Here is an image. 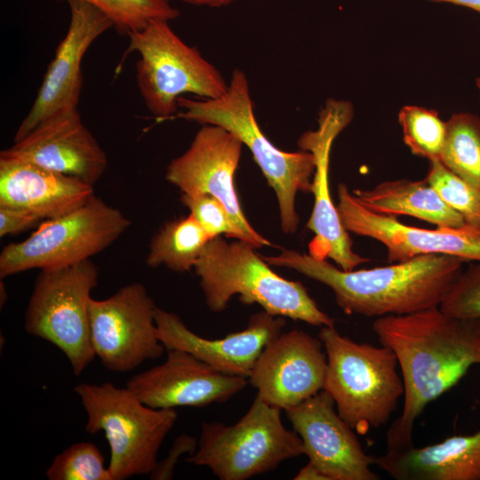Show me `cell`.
<instances>
[{
	"label": "cell",
	"mask_w": 480,
	"mask_h": 480,
	"mask_svg": "<svg viewBox=\"0 0 480 480\" xmlns=\"http://www.w3.org/2000/svg\"><path fill=\"white\" fill-rule=\"evenodd\" d=\"M326 368L321 340L292 330L264 348L248 380L263 401L284 411L324 389Z\"/></svg>",
	"instance_id": "cell-17"
},
{
	"label": "cell",
	"mask_w": 480,
	"mask_h": 480,
	"mask_svg": "<svg viewBox=\"0 0 480 480\" xmlns=\"http://www.w3.org/2000/svg\"><path fill=\"white\" fill-rule=\"evenodd\" d=\"M282 409L256 396L235 424L204 422L196 452L186 460L220 480H246L304 454L301 439L281 419Z\"/></svg>",
	"instance_id": "cell-8"
},
{
	"label": "cell",
	"mask_w": 480,
	"mask_h": 480,
	"mask_svg": "<svg viewBox=\"0 0 480 480\" xmlns=\"http://www.w3.org/2000/svg\"><path fill=\"white\" fill-rule=\"evenodd\" d=\"M301 439L304 454L327 480H378L374 457L363 449L356 433L339 415L325 390L284 410Z\"/></svg>",
	"instance_id": "cell-16"
},
{
	"label": "cell",
	"mask_w": 480,
	"mask_h": 480,
	"mask_svg": "<svg viewBox=\"0 0 480 480\" xmlns=\"http://www.w3.org/2000/svg\"><path fill=\"white\" fill-rule=\"evenodd\" d=\"M65 1V0H56ZM102 12L122 35L140 30L150 21L176 20L180 12L170 0H83Z\"/></svg>",
	"instance_id": "cell-27"
},
{
	"label": "cell",
	"mask_w": 480,
	"mask_h": 480,
	"mask_svg": "<svg viewBox=\"0 0 480 480\" xmlns=\"http://www.w3.org/2000/svg\"><path fill=\"white\" fill-rule=\"evenodd\" d=\"M197 445L198 441L192 436L182 434L177 436L167 456L156 462L155 468L149 474V478L152 480L172 479L179 459L184 454H193Z\"/></svg>",
	"instance_id": "cell-32"
},
{
	"label": "cell",
	"mask_w": 480,
	"mask_h": 480,
	"mask_svg": "<svg viewBox=\"0 0 480 480\" xmlns=\"http://www.w3.org/2000/svg\"><path fill=\"white\" fill-rule=\"evenodd\" d=\"M354 197L366 209L384 215H410L439 228L467 225L425 180L385 181L371 189H354Z\"/></svg>",
	"instance_id": "cell-23"
},
{
	"label": "cell",
	"mask_w": 480,
	"mask_h": 480,
	"mask_svg": "<svg viewBox=\"0 0 480 480\" xmlns=\"http://www.w3.org/2000/svg\"><path fill=\"white\" fill-rule=\"evenodd\" d=\"M70 21L65 36L56 48L34 103L20 124L14 142L24 138L46 118L77 108L82 87V61L91 44L114 28L100 10L83 0H65Z\"/></svg>",
	"instance_id": "cell-14"
},
{
	"label": "cell",
	"mask_w": 480,
	"mask_h": 480,
	"mask_svg": "<svg viewBox=\"0 0 480 480\" xmlns=\"http://www.w3.org/2000/svg\"><path fill=\"white\" fill-rule=\"evenodd\" d=\"M185 4L196 6L222 7L230 4L236 0H180Z\"/></svg>",
	"instance_id": "cell-35"
},
{
	"label": "cell",
	"mask_w": 480,
	"mask_h": 480,
	"mask_svg": "<svg viewBox=\"0 0 480 480\" xmlns=\"http://www.w3.org/2000/svg\"><path fill=\"white\" fill-rule=\"evenodd\" d=\"M248 383L247 378L222 373L188 352L169 349L162 364L133 375L126 387L148 406L174 409L226 402Z\"/></svg>",
	"instance_id": "cell-18"
},
{
	"label": "cell",
	"mask_w": 480,
	"mask_h": 480,
	"mask_svg": "<svg viewBox=\"0 0 480 480\" xmlns=\"http://www.w3.org/2000/svg\"><path fill=\"white\" fill-rule=\"evenodd\" d=\"M374 465L396 480H480V428L423 447L387 449Z\"/></svg>",
	"instance_id": "cell-22"
},
{
	"label": "cell",
	"mask_w": 480,
	"mask_h": 480,
	"mask_svg": "<svg viewBox=\"0 0 480 480\" xmlns=\"http://www.w3.org/2000/svg\"><path fill=\"white\" fill-rule=\"evenodd\" d=\"M425 180L442 200L462 216L467 225L480 230V189L451 172L438 159L429 161Z\"/></svg>",
	"instance_id": "cell-28"
},
{
	"label": "cell",
	"mask_w": 480,
	"mask_h": 480,
	"mask_svg": "<svg viewBox=\"0 0 480 480\" xmlns=\"http://www.w3.org/2000/svg\"><path fill=\"white\" fill-rule=\"evenodd\" d=\"M262 258L269 265L296 270L328 286L345 314L376 318L440 307L467 262L458 256L433 253L385 267L346 271L293 250Z\"/></svg>",
	"instance_id": "cell-2"
},
{
	"label": "cell",
	"mask_w": 480,
	"mask_h": 480,
	"mask_svg": "<svg viewBox=\"0 0 480 480\" xmlns=\"http://www.w3.org/2000/svg\"><path fill=\"white\" fill-rule=\"evenodd\" d=\"M439 308L457 317H480V264L463 270Z\"/></svg>",
	"instance_id": "cell-30"
},
{
	"label": "cell",
	"mask_w": 480,
	"mask_h": 480,
	"mask_svg": "<svg viewBox=\"0 0 480 480\" xmlns=\"http://www.w3.org/2000/svg\"><path fill=\"white\" fill-rule=\"evenodd\" d=\"M98 281L99 269L91 260L40 269L25 311V331L57 347L76 376L96 357L89 305Z\"/></svg>",
	"instance_id": "cell-9"
},
{
	"label": "cell",
	"mask_w": 480,
	"mask_h": 480,
	"mask_svg": "<svg viewBox=\"0 0 480 480\" xmlns=\"http://www.w3.org/2000/svg\"><path fill=\"white\" fill-rule=\"evenodd\" d=\"M212 239L191 215L169 221L151 239L146 263L153 268L163 265L176 272L188 271Z\"/></svg>",
	"instance_id": "cell-24"
},
{
	"label": "cell",
	"mask_w": 480,
	"mask_h": 480,
	"mask_svg": "<svg viewBox=\"0 0 480 480\" xmlns=\"http://www.w3.org/2000/svg\"><path fill=\"white\" fill-rule=\"evenodd\" d=\"M130 225L119 209L94 195L79 208L46 220L25 240L5 245L0 253V277L90 260L117 240Z\"/></svg>",
	"instance_id": "cell-10"
},
{
	"label": "cell",
	"mask_w": 480,
	"mask_h": 480,
	"mask_svg": "<svg viewBox=\"0 0 480 480\" xmlns=\"http://www.w3.org/2000/svg\"><path fill=\"white\" fill-rule=\"evenodd\" d=\"M245 241L227 242L218 236L206 244L194 269L205 302L214 313L223 311L234 295L244 304H258L267 313L314 326H335L305 286L273 271Z\"/></svg>",
	"instance_id": "cell-3"
},
{
	"label": "cell",
	"mask_w": 480,
	"mask_h": 480,
	"mask_svg": "<svg viewBox=\"0 0 480 480\" xmlns=\"http://www.w3.org/2000/svg\"><path fill=\"white\" fill-rule=\"evenodd\" d=\"M354 116L353 105L346 100L329 99L318 116V127L304 132L299 147L315 156L316 168L311 192L314 208L307 227L315 234L308 244L309 254L316 259H332L346 271L370 260L352 250L353 242L343 227L329 189V160L335 138L348 125Z\"/></svg>",
	"instance_id": "cell-13"
},
{
	"label": "cell",
	"mask_w": 480,
	"mask_h": 480,
	"mask_svg": "<svg viewBox=\"0 0 480 480\" xmlns=\"http://www.w3.org/2000/svg\"><path fill=\"white\" fill-rule=\"evenodd\" d=\"M295 480H327L326 476L309 461L293 477Z\"/></svg>",
	"instance_id": "cell-34"
},
{
	"label": "cell",
	"mask_w": 480,
	"mask_h": 480,
	"mask_svg": "<svg viewBox=\"0 0 480 480\" xmlns=\"http://www.w3.org/2000/svg\"><path fill=\"white\" fill-rule=\"evenodd\" d=\"M40 220L39 217L28 211L0 207V236L19 234Z\"/></svg>",
	"instance_id": "cell-33"
},
{
	"label": "cell",
	"mask_w": 480,
	"mask_h": 480,
	"mask_svg": "<svg viewBox=\"0 0 480 480\" xmlns=\"http://www.w3.org/2000/svg\"><path fill=\"white\" fill-rule=\"evenodd\" d=\"M0 160L25 162L76 177L91 185L100 179L108 157L77 108L57 113L0 153Z\"/></svg>",
	"instance_id": "cell-19"
},
{
	"label": "cell",
	"mask_w": 480,
	"mask_h": 480,
	"mask_svg": "<svg viewBox=\"0 0 480 480\" xmlns=\"http://www.w3.org/2000/svg\"><path fill=\"white\" fill-rule=\"evenodd\" d=\"M180 201L212 238L221 235L236 238L229 214L219 199L209 194L182 193Z\"/></svg>",
	"instance_id": "cell-31"
},
{
	"label": "cell",
	"mask_w": 480,
	"mask_h": 480,
	"mask_svg": "<svg viewBox=\"0 0 480 480\" xmlns=\"http://www.w3.org/2000/svg\"><path fill=\"white\" fill-rule=\"evenodd\" d=\"M156 308L140 282L125 284L106 299H91L92 344L107 370L127 372L163 355L165 348L158 337Z\"/></svg>",
	"instance_id": "cell-11"
},
{
	"label": "cell",
	"mask_w": 480,
	"mask_h": 480,
	"mask_svg": "<svg viewBox=\"0 0 480 480\" xmlns=\"http://www.w3.org/2000/svg\"><path fill=\"white\" fill-rule=\"evenodd\" d=\"M243 146L224 128L203 124L188 148L170 162L165 179L182 193L209 194L219 199L229 214L236 238L260 248L271 244L248 222L234 184Z\"/></svg>",
	"instance_id": "cell-12"
},
{
	"label": "cell",
	"mask_w": 480,
	"mask_h": 480,
	"mask_svg": "<svg viewBox=\"0 0 480 480\" xmlns=\"http://www.w3.org/2000/svg\"><path fill=\"white\" fill-rule=\"evenodd\" d=\"M372 329L395 353L404 386L402 412L387 431V449L408 448L427 405L480 364V317H457L436 307L377 317Z\"/></svg>",
	"instance_id": "cell-1"
},
{
	"label": "cell",
	"mask_w": 480,
	"mask_h": 480,
	"mask_svg": "<svg viewBox=\"0 0 480 480\" xmlns=\"http://www.w3.org/2000/svg\"><path fill=\"white\" fill-rule=\"evenodd\" d=\"M436 3H450L470 8L480 13V0H428Z\"/></svg>",
	"instance_id": "cell-36"
},
{
	"label": "cell",
	"mask_w": 480,
	"mask_h": 480,
	"mask_svg": "<svg viewBox=\"0 0 480 480\" xmlns=\"http://www.w3.org/2000/svg\"><path fill=\"white\" fill-rule=\"evenodd\" d=\"M403 139L411 152L418 156L440 159L443 150L446 122L434 109L419 106H404L398 114Z\"/></svg>",
	"instance_id": "cell-26"
},
{
	"label": "cell",
	"mask_w": 480,
	"mask_h": 480,
	"mask_svg": "<svg viewBox=\"0 0 480 480\" xmlns=\"http://www.w3.org/2000/svg\"><path fill=\"white\" fill-rule=\"evenodd\" d=\"M451 172L480 189V117L468 112L453 114L446 122L439 159Z\"/></svg>",
	"instance_id": "cell-25"
},
{
	"label": "cell",
	"mask_w": 480,
	"mask_h": 480,
	"mask_svg": "<svg viewBox=\"0 0 480 480\" xmlns=\"http://www.w3.org/2000/svg\"><path fill=\"white\" fill-rule=\"evenodd\" d=\"M318 338L327 357L324 390L339 415L358 435L386 425L404 393L392 349L355 341L335 326L321 327Z\"/></svg>",
	"instance_id": "cell-5"
},
{
	"label": "cell",
	"mask_w": 480,
	"mask_h": 480,
	"mask_svg": "<svg viewBox=\"0 0 480 480\" xmlns=\"http://www.w3.org/2000/svg\"><path fill=\"white\" fill-rule=\"evenodd\" d=\"M124 56L138 52L137 85L148 111L159 119L174 116L185 93L203 99L222 96L228 83L195 46L187 44L170 27L156 20L129 33Z\"/></svg>",
	"instance_id": "cell-7"
},
{
	"label": "cell",
	"mask_w": 480,
	"mask_h": 480,
	"mask_svg": "<svg viewBox=\"0 0 480 480\" xmlns=\"http://www.w3.org/2000/svg\"><path fill=\"white\" fill-rule=\"evenodd\" d=\"M176 116L201 124H212L228 131L251 151L279 206L281 228L296 232L299 215L295 197L299 191L309 193L315 172V156L309 151L285 152L265 136L257 123L247 76L240 68L232 72L226 92L215 99H178Z\"/></svg>",
	"instance_id": "cell-4"
},
{
	"label": "cell",
	"mask_w": 480,
	"mask_h": 480,
	"mask_svg": "<svg viewBox=\"0 0 480 480\" xmlns=\"http://www.w3.org/2000/svg\"><path fill=\"white\" fill-rule=\"evenodd\" d=\"M155 321L166 350L188 352L222 373L247 379L264 348L285 325L283 316L263 310L252 315L244 330L210 340L192 332L177 314L157 307Z\"/></svg>",
	"instance_id": "cell-20"
},
{
	"label": "cell",
	"mask_w": 480,
	"mask_h": 480,
	"mask_svg": "<svg viewBox=\"0 0 480 480\" xmlns=\"http://www.w3.org/2000/svg\"><path fill=\"white\" fill-rule=\"evenodd\" d=\"M49 480H112L99 448L77 442L56 455L46 469Z\"/></svg>",
	"instance_id": "cell-29"
},
{
	"label": "cell",
	"mask_w": 480,
	"mask_h": 480,
	"mask_svg": "<svg viewBox=\"0 0 480 480\" xmlns=\"http://www.w3.org/2000/svg\"><path fill=\"white\" fill-rule=\"evenodd\" d=\"M336 205L343 227L348 232L380 242L392 263L420 255L444 253L466 261H480V230L462 228H420L398 221L395 216L373 212L364 207L344 183L338 185Z\"/></svg>",
	"instance_id": "cell-15"
},
{
	"label": "cell",
	"mask_w": 480,
	"mask_h": 480,
	"mask_svg": "<svg viewBox=\"0 0 480 480\" xmlns=\"http://www.w3.org/2000/svg\"><path fill=\"white\" fill-rule=\"evenodd\" d=\"M86 413L85 430L103 432L110 451L112 480L148 475L160 447L178 419L174 409H155L127 387L82 382L75 387Z\"/></svg>",
	"instance_id": "cell-6"
},
{
	"label": "cell",
	"mask_w": 480,
	"mask_h": 480,
	"mask_svg": "<svg viewBox=\"0 0 480 480\" xmlns=\"http://www.w3.org/2000/svg\"><path fill=\"white\" fill-rule=\"evenodd\" d=\"M94 196L93 185L33 164L0 160V207L28 211L41 220L65 215Z\"/></svg>",
	"instance_id": "cell-21"
}]
</instances>
